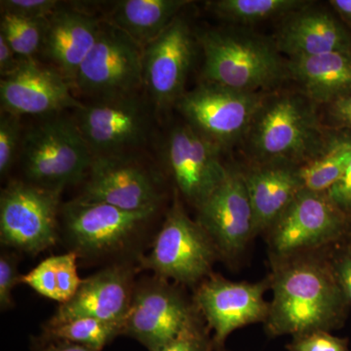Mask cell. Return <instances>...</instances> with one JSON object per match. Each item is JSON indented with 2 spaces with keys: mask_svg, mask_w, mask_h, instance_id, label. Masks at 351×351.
<instances>
[{
  "mask_svg": "<svg viewBox=\"0 0 351 351\" xmlns=\"http://www.w3.org/2000/svg\"><path fill=\"white\" fill-rule=\"evenodd\" d=\"M271 286L274 300L265 320L270 335L298 338L341 324L348 302L334 269L324 263H289L276 272Z\"/></svg>",
  "mask_w": 351,
  "mask_h": 351,
  "instance_id": "6da1fadb",
  "label": "cell"
},
{
  "mask_svg": "<svg viewBox=\"0 0 351 351\" xmlns=\"http://www.w3.org/2000/svg\"><path fill=\"white\" fill-rule=\"evenodd\" d=\"M204 82L248 93H271L290 78L274 39L245 29H209L198 36Z\"/></svg>",
  "mask_w": 351,
  "mask_h": 351,
  "instance_id": "7a4b0ae2",
  "label": "cell"
},
{
  "mask_svg": "<svg viewBox=\"0 0 351 351\" xmlns=\"http://www.w3.org/2000/svg\"><path fill=\"white\" fill-rule=\"evenodd\" d=\"M316 105L302 93L267 96L244 140L255 164L311 160L326 147Z\"/></svg>",
  "mask_w": 351,
  "mask_h": 351,
  "instance_id": "3957f363",
  "label": "cell"
},
{
  "mask_svg": "<svg viewBox=\"0 0 351 351\" xmlns=\"http://www.w3.org/2000/svg\"><path fill=\"white\" fill-rule=\"evenodd\" d=\"M94 159L75 121L64 117L32 127L22 141L25 177L41 188L62 193L86 177Z\"/></svg>",
  "mask_w": 351,
  "mask_h": 351,
  "instance_id": "277c9868",
  "label": "cell"
},
{
  "mask_svg": "<svg viewBox=\"0 0 351 351\" xmlns=\"http://www.w3.org/2000/svg\"><path fill=\"white\" fill-rule=\"evenodd\" d=\"M270 93H248L204 82L176 105L201 135L221 149L244 140Z\"/></svg>",
  "mask_w": 351,
  "mask_h": 351,
  "instance_id": "5b68a950",
  "label": "cell"
},
{
  "mask_svg": "<svg viewBox=\"0 0 351 351\" xmlns=\"http://www.w3.org/2000/svg\"><path fill=\"white\" fill-rule=\"evenodd\" d=\"M216 255V246L202 226L175 202L141 265L160 278L195 284L210 276Z\"/></svg>",
  "mask_w": 351,
  "mask_h": 351,
  "instance_id": "8992f818",
  "label": "cell"
},
{
  "mask_svg": "<svg viewBox=\"0 0 351 351\" xmlns=\"http://www.w3.org/2000/svg\"><path fill=\"white\" fill-rule=\"evenodd\" d=\"M156 211H125L100 202L76 198L63 208L66 239L73 252L85 257L120 253L138 239Z\"/></svg>",
  "mask_w": 351,
  "mask_h": 351,
  "instance_id": "52a82bcc",
  "label": "cell"
},
{
  "mask_svg": "<svg viewBox=\"0 0 351 351\" xmlns=\"http://www.w3.org/2000/svg\"><path fill=\"white\" fill-rule=\"evenodd\" d=\"M60 195L29 182H11L0 196L1 243L36 256L54 246Z\"/></svg>",
  "mask_w": 351,
  "mask_h": 351,
  "instance_id": "ba28073f",
  "label": "cell"
},
{
  "mask_svg": "<svg viewBox=\"0 0 351 351\" xmlns=\"http://www.w3.org/2000/svg\"><path fill=\"white\" fill-rule=\"evenodd\" d=\"M144 48L112 23H103L100 36L84 60L75 84L100 99L135 94L144 84Z\"/></svg>",
  "mask_w": 351,
  "mask_h": 351,
  "instance_id": "9c48e42d",
  "label": "cell"
},
{
  "mask_svg": "<svg viewBox=\"0 0 351 351\" xmlns=\"http://www.w3.org/2000/svg\"><path fill=\"white\" fill-rule=\"evenodd\" d=\"M195 309L166 279L136 284L123 335L149 351H159L197 322Z\"/></svg>",
  "mask_w": 351,
  "mask_h": 351,
  "instance_id": "30bf717a",
  "label": "cell"
},
{
  "mask_svg": "<svg viewBox=\"0 0 351 351\" xmlns=\"http://www.w3.org/2000/svg\"><path fill=\"white\" fill-rule=\"evenodd\" d=\"M77 112L76 125L95 156L123 154L142 145L149 133V112L136 94L99 99Z\"/></svg>",
  "mask_w": 351,
  "mask_h": 351,
  "instance_id": "8fae6325",
  "label": "cell"
},
{
  "mask_svg": "<svg viewBox=\"0 0 351 351\" xmlns=\"http://www.w3.org/2000/svg\"><path fill=\"white\" fill-rule=\"evenodd\" d=\"M196 39L182 14L144 48L143 78L157 108L177 104L195 59Z\"/></svg>",
  "mask_w": 351,
  "mask_h": 351,
  "instance_id": "7c38bea8",
  "label": "cell"
},
{
  "mask_svg": "<svg viewBox=\"0 0 351 351\" xmlns=\"http://www.w3.org/2000/svg\"><path fill=\"white\" fill-rule=\"evenodd\" d=\"M221 147L188 123L175 126L168 135L165 159L180 193L196 208L225 179L228 168L219 158Z\"/></svg>",
  "mask_w": 351,
  "mask_h": 351,
  "instance_id": "4fadbf2b",
  "label": "cell"
},
{
  "mask_svg": "<svg viewBox=\"0 0 351 351\" xmlns=\"http://www.w3.org/2000/svg\"><path fill=\"white\" fill-rule=\"evenodd\" d=\"M80 199L125 211H157L160 191L151 173L124 154L95 156Z\"/></svg>",
  "mask_w": 351,
  "mask_h": 351,
  "instance_id": "5bb4252c",
  "label": "cell"
},
{
  "mask_svg": "<svg viewBox=\"0 0 351 351\" xmlns=\"http://www.w3.org/2000/svg\"><path fill=\"white\" fill-rule=\"evenodd\" d=\"M346 218L326 193L302 189L271 226L274 250L288 256L334 241L345 232Z\"/></svg>",
  "mask_w": 351,
  "mask_h": 351,
  "instance_id": "9a60e30c",
  "label": "cell"
},
{
  "mask_svg": "<svg viewBox=\"0 0 351 351\" xmlns=\"http://www.w3.org/2000/svg\"><path fill=\"white\" fill-rule=\"evenodd\" d=\"M265 282H232L212 276L195 295L198 309L214 332V346H221L239 328L267 320L269 304L265 301Z\"/></svg>",
  "mask_w": 351,
  "mask_h": 351,
  "instance_id": "2e32d148",
  "label": "cell"
},
{
  "mask_svg": "<svg viewBox=\"0 0 351 351\" xmlns=\"http://www.w3.org/2000/svg\"><path fill=\"white\" fill-rule=\"evenodd\" d=\"M197 210V223L226 256L243 250L254 235L253 211L241 171L228 168L225 179Z\"/></svg>",
  "mask_w": 351,
  "mask_h": 351,
  "instance_id": "e0dca14e",
  "label": "cell"
},
{
  "mask_svg": "<svg viewBox=\"0 0 351 351\" xmlns=\"http://www.w3.org/2000/svg\"><path fill=\"white\" fill-rule=\"evenodd\" d=\"M0 100L3 112L18 117L53 114L83 106L71 94L64 76L34 59L23 60L15 71L1 77Z\"/></svg>",
  "mask_w": 351,
  "mask_h": 351,
  "instance_id": "ac0fdd59",
  "label": "cell"
},
{
  "mask_svg": "<svg viewBox=\"0 0 351 351\" xmlns=\"http://www.w3.org/2000/svg\"><path fill=\"white\" fill-rule=\"evenodd\" d=\"M136 284L134 269L127 265H113L83 279L69 301L60 304L45 325L61 324L80 317L125 322Z\"/></svg>",
  "mask_w": 351,
  "mask_h": 351,
  "instance_id": "d6986e66",
  "label": "cell"
},
{
  "mask_svg": "<svg viewBox=\"0 0 351 351\" xmlns=\"http://www.w3.org/2000/svg\"><path fill=\"white\" fill-rule=\"evenodd\" d=\"M313 3L291 13L279 25L274 43L288 59L351 49L350 36L336 18Z\"/></svg>",
  "mask_w": 351,
  "mask_h": 351,
  "instance_id": "ffe728a7",
  "label": "cell"
},
{
  "mask_svg": "<svg viewBox=\"0 0 351 351\" xmlns=\"http://www.w3.org/2000/svg\"><path fill=\"white\" fill-rule=\"evenodd\" d=\"M100 20L80 11L59 8L48 20L43 51L57 71L73 82L100 36Z\"/></svg>",
  "mask_w": 351,
  "mask_h": 351,
  "instance_id": "44dd1931",
  "label": "cell"
},
{
  "mask_svg": "<svg viewBox=\"0 0 351 351\" xmlns=\"http://www.w3.org/2000/svg\"><path fill=\"white\" fill-rule=\"evenodd\" d=\"M298 166L255 164L242 172L253 211L254 235L274 226L302 191Z\"/></svg>",
  "mask_w": 351,
  "mask_h": 351,
  "instance_id": "7402d4cb",
  "label": "cell"
},
{
  "mask_svg": "<svg viewBox=\"0 0 351 351\" xmlns=\"http://www.w3.org/2000/svg\"><path fill=\"white\" fill-rule=\"evenodd\" d=\"M287 60L291 80L316 106L351 93V49Z\"/></svg>",
  "mask_w": 351,
  "mask_h": 351,
  "instance_id": "603a6c76",
  "label": "cell"
},
{
  "mask_svg": "<svg viewBox=\"0 0 351 351\" xmlns=\"http://www.w3.org/2000/svg\"><path fill=\"white\" fill-rule=\"evenodd\" d=\"M191 3L186 0H124L112 13L110 23L145 48Z\"/></svg>",
  "mask_w": 351,
  "mask_h": 351,
  "instance_id": "cb8c5ba5",
  "label": "cell"
},
{
  "mask_svg": "<svg viewBox=\"0 0 351 351\" xmlns=\"http://www.w3.org/2000/svg\"><path fill=\"white\" fill-rule=\"evenodd\" d=\"M351 160V138L332 141L317 156L298 166L302 189L326 193L341 179Z\"/></svg>",
  "mask_w": 351,
  "mask_h": 351,
  "instance_id": "d4e9b609",
  "label": "cell"
},
{
  "mask_svg": "<svg viewBox=\"0 0 351 351\" xmlns=\"http://www.w3.org/2000/svg\"><path fill=\"white\" fill-rule=\"evenodd\" d=\"M311 2L304 0H215L207 2V6L212 13L226 22L248 25L284 19Z\"/></svg>",
  "mask_w": 351,
  "mask_h": 351,
  "instance_id": "484cf974",
  "label": "cell"
},
{
  "mask_svg": "<svg viewBox=\"0 0 351 351\" xmlns=\"http://www.w3.org/2000/svg\"><path fill=\"white\" fill-rule=\"evenodd\" d=\"M123 323L92 317L75 318L52 326L45 325L44 341H69L90 350L101 351L119 335H123Z\"/></svg>",
  "mask_w": 351,
  "mask_h": 351,
  "instance_id": "4316f807",
  "label": "cell"
},
{
  "mask_svg": "<svg viewBox=\"0 0 351 351\" xmlns=\"http://www.w3.org/2000/svg\"><path fill=\"white\" fill-rule=\"evenodd\" d=\"M48 20L27 19L2 13L0 34L21 59H34V55L43 50Z\"/></svg>",
  "mask_w": 351,
  "mask_h": 351,
  "instance_id": "83f0119b",
  "label": "cell"
},
{
  "mask_svg": "<svg viewBox=\"0 0 351 351\" xmlns=\"http://www.w3.org/2000/svg\"><path fill=\"white\" fill-rule=\"evenodd\" d=\"M20 143L19 117L2 110L1 117H0V175L1 177H5L12 168Z\"/></svg>",
  "mask_w": 351,
  "mask_h": 351,
  "instance_id": "f1b7e54d",
  "label": "cell"
},
{
  "mask_svg": "<svg viewBox=\"0 0 351 351\" xmlns=\"http://www.w3.org/2000/svg\"><path fill=\"white\" fill-rule=\"evenodd\" d=\"M77 257V254L73 251L53 256L57 274L60 304L69 301L82 285L83 279L78 276L76 267Z\"/></svg>",
  "mask_w": 351,
  "mask_h": 351,
  "instance_id": "f546056e",
  "label": "cell"
},
{
  "mask_svg": "<svg viewBox=\"0 0 351 351\" xmlns=\"http://www.w3.org/2000/svg\"><path fill=\"white\" fill-rule=\"evenodd\" d=\"M21 283L29 286L43 297L59 302L57 274L53 256L45 258L31 271L22 276Z\"/></svg>",
  "mask_w": 351,
  "mask_h": 351,
  "instance_id": "4dcf8cb0",
  "label": "cell"
},
{
  "mask_svg": "<svg viewBox=\"0 0 351 351\" xmlns=\"http://www.w3.org/2000/svg\"><path fill=\"white\" fill-rule=\"evenodd\" d=\"M60 8L56 0H2L1 12L27 19L47 20Z\"/></svg>",
  "mask_w": 351,
  "mask_h": 351,
  "instance_id": "1f68e13d",
  "label": "cell"
},
{
  "mask_svg": "<svg viewBox=\"0 0 351 351\" xmlns=\"http://www.w3.org/2000/svg\"><path fill=\"white\" fill-rule=\"evenodd\" d=\"M22 276L18 270V258L12 253L0 256V308L8 311L14 306L13 290L21 283Z\"/></svg>",
  "mask_w": 351,
  "mask_h": 351,
  "instance_id": "d6a6232c",
  "label": "cell"
},
{
  "mask_svg": "<svg viewBox=\"0 0 351 351\" xmlns=\"http://www.w3.org/2000/svg\"><path fill=\"white\" fill-rule=\"evenodd\" d=\"M290 351H348L345 339L332 336L328 332H311L294 338L288 346Z\"/></svg>",
  "mask_w": 351,
  "mask_h": 351,
  "instance_id": "836d02e7",
  "label": "cell"
},
{
  "mask_svg": "<svg viewBox=\"0 0 351 351\" xmlns=\"http://www.w3.org/2000/svg\"><path fill=\"white\" fill-rule=\"evenodd\" d=\"M213 346V341L198 320L159 351H211Z\"/></svg>",
  "mask_w": 351,
  "mask_h": 351,
  "instance_id": "e575fe53",
  "label": "cell"
},
{
  "mask_svg": "<svg viewBox=\"0 0 351 351\" xmlns=\"http://www.w3.org/2000/svg\"><path fill=\"white\" fill-rule=\"evenodd\" d=\"M326 195L341 213L346 217L351 216V160L341 179Z\"/></svg>",
  "mask_w": 351,
  "mask_h": 351,
  "instance_id": "d590c367",
  "label": "cell"
},
{
  "mask_svg": "<svg viewBox=\"0 0 351 351\" xmlns=\"http://www.w3.org/2000/svg\"><path fill=\"white\" fill-rule=\"evenodd\" d=\"M335 274L341 291L345 295L346 302L351 306V251L348 250L341 253L335 262Z\"/></svg>",
  "mask_w": 351,
  "mask_h": 351,
  "instance_id": "8d00e7d4",
  "label": "cell"
},
{
  "mask_svg": "<svg viewBox=\"0 0 351 351\" xmlns=\"http://www.w3.org/2000/svg\"><path fill=\"white\" fill-rule=\"evenodd\" d=\"M328 113L332 122L338 125L351 127V93L339 97L328 104Z\"/></svg>",
  "mask_w": 351,
  "mask_h": 351,
  "instance_id": "74e56055",
  "label": "cell"
},
{
  "mask_svg": "<svg viewBox=\"0 0 351 351\" xmlns=\"http://www.w3.org/2000/svg\"><path fill=\"white\" fill-rule=\"evenodd\" d=\"M23 60L24 59H21L17 56L4 36L0 34V73H1V77L15 71Z\"/></svg>",
  "mask_w": 351,
  "mask_h": 351,
  "instance_id": "f35d334b",
  "label": "cell"
},
{
  "mask_svg": "<svg viewBox=\"0 0 351 351\" xmlns=\"http://www.w3.org/2000/svg\"><path fill=\"white\" fill-rule=\"evenodd\" d=\"M36 351H95L85 346L64 341H46Z\"/></svg>",
  "mask_w": 351,
  "mask_h": 351,
  "instance_id": "ab89813d",
  "label": "cell"
},
{
  "mask_svg": "<svg viewBox=\"0 0 351 351\" xmlns=\"http://www.w3.org/2000/svg\"><path fill=\"white\" fill-rule=\"evenodd\" d=\"M330 3L341 16L351 23V0H332Z\"/></svg>",
  "mask_w": 351,
  "mask_h": 351,
  "instance_id": "60d3db41",
  "label": "cell"
}]
</instances>
